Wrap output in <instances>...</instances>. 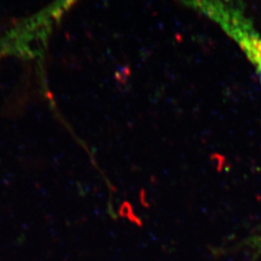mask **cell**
<instances>
[{"label":"cell","instance_id":"obj_1","mask_svg":"<svg viewBox=\"0 0 261 261\" xmlns=\"http://www.w3.org/2000/svg\"><path fill=\"white\" fill-rule=\"evenodd\" d=\"M221 28L252 64L261 85V34L240 0H178Z\"/></svg>","mask_w":261,"mask_h":261}]
</instances>
